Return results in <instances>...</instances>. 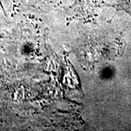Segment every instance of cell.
<instances>
[{"label": "cell", "instance_id": "cell-1", "mask_svg": "<svg viewBox=\"0 0 131 131\" xmlns=\"http://www.w3.org/2000/svg\"><path fill=\"white\" fill-rule=\"evenodd\" d=\"M117 6L131 15V0H118Z\"/></svg>", "mask_w": 131, "mask_h": 131}]
</instances>
